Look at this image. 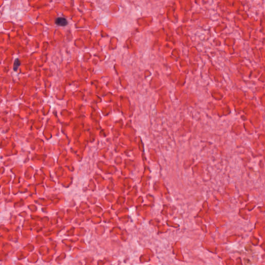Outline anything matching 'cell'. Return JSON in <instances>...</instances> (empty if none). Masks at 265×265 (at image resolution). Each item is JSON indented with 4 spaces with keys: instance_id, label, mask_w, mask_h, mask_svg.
I'll list each match as a JSON object with an SVG mask.
<instances>
[{
    "instance_id": "cell-1",
    "label": "cell",
    "mask_w": 265,
    "mask_h": 265,
    "mask_svg": "<svg viewBox=\"0 0 265 265\" xmlns=\"http://www.w3.org/2000/svg\"><path fill=\"white\" fill-rule=\"evenodd\" d=\"M56 24L57 25L59 26H61V27H64L66 26L68 22L67 21L66 19L63 17H59L57 18L56 19Z\"/></svg>"
},
{
    "instance_id": "cell-2",
    "label": "cell",
    "mask_w": 265,
    "mask_h": 265,
    "mask_svg": "<svg viewBox=\"0 0 265 265\" xmlns=\"http://www.w3.org/2000/svg\"><path fill=\"white\" fill-rule=\"evenodd\" d=\"M20 62L19 61V59H16V60L15 61L14 64V70L15 71H17L18 68L20 65Z\"/></svg>"
}]
</instances>
